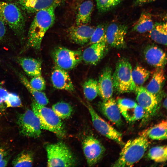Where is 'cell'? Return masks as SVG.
I'll list each match as a JSON object with an SVG mask.
<instances>
[{"label": "cell", "instance_id": "obj_1", "mask_svg": "<svg viewBox=\"0 0 167 167\" xmlns=\"http://www.w3.org/2000/svg\"><path fill=\"white\" fill-rule=\"evenodd\" d=\"M55 9L49 7L35 13L28 30L26 45L22 51L30 48L36 50L40 49L45 34L55 22Z\"/></svg>", "mask_w": 167, "mask_h": 167}, {"label": "cell", "instance_id": "obj_2", "mask_svg": "<svg viewBox=\"0 0 167 167\" xmlns=\"http://www.w3.org/2000/svg\"><path fill=\"white\" fill-rule=\"evenodd\" d=\"M149 144L145 132L142 135L129 140L124 145L118 158L113 167H131L143 156Z\"/></svg>", "mask_w": 167, "mask_h": 167}, {"label": "cell", "instance_id": "obj_3", "mask_svg": "<svg viewBox=\"0 0 167 167\" xmlns=\"http://www.w3.org/2000/svg\"><path fill=\"white\" fill-rule=\"evenodd\" d=\"M0 18L20 40L24 39L25 19L23 11L18 5L0 0Z\"/></svg>", "mask_w": 167, "mask_h": 167}, {"label": "cell", "instance_id": "obj_4", "mask_svg": "<svg viewBox=\"0 0 167 167\" xmlns=\"http://www.w3.org/2000/svg\"><path fill=\"white\" fill-rule=\"evenodd\" d=\"M31 106L32 110L39 120L41 129L51 132L59 138L65 136L66 130L61 119L52 109L41 105L35 100Z\"/></svg>", "mask_w": 167, "mask_h": 167}, {"label": "cell", "instance_id": "obj_5", "mask_svg": "<svg viewBox=\"0 0 167 167\" xmlns=\"http://www.w3.org/2000/svg\"><path fill=\"white\" fill-rule=\"evenodd\" d=\"M132 68L125 58L119 60L112 75L114 89L118 93H129L135 91L136 86L133 80Z\"/></svg>", "mask_w": 167, "mask_h": 167}, {"label": "cell", "instance_id": "obj_6", "mask_svg": "<svg viewBox=\"0 0 167 167\" xmlns=\"http://www.w3.org/2000/svg\"><path fill=\"white\" fill-rule=\"evenodd\" d=\"M45 148L48 167H72L75 165V158L70 149L64 143L48 144Z\"/></svg>", "mask_w": 167, "mask_h": 167}, {"label": "cell", "instance_id": "obj_7", "mask_svg": "<svg viewBox=\"0 0 167 167\" xmlns=\"http://www.w3.org/2000/svg\"><path fill=\"white\" fill-rule=\"evenodd\" d=\"M52 56L56 66L65 70L74 68L82 60L81 51L62 47L55 48L52 52Z\"/></svg>", "mask_w": 167, "mask_h": 167}, {"label": "cell", "instance_id": "obj_8", "mask_svg": "<svg viewBox=\"0 0 167 167\" xmlns=\"http://www.w3.org/2000/svg\"><path fill=\"white\" fill-rule=\"evenodd\" d=\"M17 123L20 133L24 136L37 138L41 135L39 120L32 110L28 109L19 115Z\"/></svg>", "mask_w": 167, "mask_h": 167}, {"label": "cell", "instance_id": "obj_9", "mask_svg": "<svg viewBox=\"0 0 167 167\" xmlns=\"http://www.w3.org/2000/svg\"><path fill=\"white\" fill-rule=\"evenodd\" d=\"M87 107L96 130L101 135L123 146L125 144L122 139V134L101 117L91 105L88 104Z\"/></svg>", "mask_w": 167, "mask_h": 167}, {"label": "cell", "instance_id": "obj_10", "mask_svg": "<svg viewBox=\"0 0 167 167\" xmlns=\"http://www.w3.org/2000/svg\"><path fill=\"white\" fill-rule=\"evenodd\" d=\"M84 153L89 166L96 164L102 157L105 151L104 146L100 141L92 135L87 136L82 143Z\"/></svg>", "mask_w": 167, "mask_h": 167}, {"label": "cell", "instance_id": "obj_11", "mask_svg": "<svg viewBox=\"0 0 167 167\" xmlns=\"http://www.w3.org/2000/svg\"><path fill=\"white\" fill-rule=\"evenodd\" d=\"M138 104L144 110L146 118L152 116L156 112L158 104L157 96L149 92L146 88L136 86L135 91Z\"/></svg>", "mask_w": 167, "mask_h": 167}, {"label": "cell", "instance_id": "obj_12", "mask_svg": "<svg viewBox=\"0 0 167 167\" xmlns=\"http://www.w3.org/2000/svg\"><path fill=\"white\" fill-rule=\"evenodd\" d=\"M117 104L121 113L128 122L135 121L144 116L145 112L142 107L131 99L120 98Z\"/></svg>", "mask_w": 167, "mask_h": 167}, {"label": "cell", "instance_id": "obj_13", "mask_svg": "<svg viewBox=\"0 0 167 167\" xmlns=\"http://www.w3.org/2000/svg\"><path fill=\"white\" fill-rule=\"evenodd\" d=\"M127 31V27L117 23L110 24L106 30V42L111 46L117 48L125 47V37Z\"/></svg>", "mask_w": 167, "mask_h": 167}, {"label": "cell", "instance_id": "obj_14", "mask_svg": "<svg viewBox=\"0 0 167 167\" xmlns=\"http://www.w3.org/2000/svg\"><path fill=\"white\" fill-rule=\"evenodd\" d=\"M66 0H17L18 5L22 10L28 14L35 13L38 11L49 7L55 8Z\"/></svg>", "mask_w": 167, "mask_h": 167}, {"label": "cell", "instance_id": "obj_15", "mask_svg": "<svg viewBox=\"0 0 167 167\" xmlns=\"http://www.w3.org/2000/svg\"><path fill=\"white\" fill-rule=\"evenodd\" d=\"M99 95L104 101L112 97L113 91L112 69L107 67L103 70L97 82Z\"/></svg>", "mask_w": 167, "mask_h": 167}, {"label": "cell", "instance_id": "obj_16", "mask_svg": "<svg viewBox=\"0 0 167 167\" xmlns=\"http://www.w3.org/2000/svg\"><path fill=\"white\" fill-rule=\"evenodd\" d=\"M143 54L147 62L157 68H163L166 63V56L164 51L159 47L150 45L145 49Z\"/></svg>", "mask_w": 167, "mask_h": 167}, {"label": "cell", "instance_id": "obj_17", "mask_svg": "<svg viewBox=\"0 0 167 167\" xmlns=\"http://www.w3.org/2000/svg\"><path fill=\"white\" fill-rule=\"evenodd\" d=\"M51 80L55 88L69 91L74 90V87L67 72L57 66L54 68L51 74Z\"/></svg>", "mask_w": 167, "mask_h": 167}, {"label": "cell", "instance_id": "obj_18", "mask_svg": "<svg viewBox=\"0 0 167 167\" xmlns=\"http://www.w3.org/2000/svg\"><path fill=\"white\" fill-rule=\"evenodd\" d=\"M95 29L86 24L81 25L70 27L68 33L71 40L77 44L83 45L89 41Z\"/></svg>", "mask_w": 167, "mask_h": 167}, {"label": "cell", "instance_id": "obj_19", "mask_svg": "<svg viewBox=\"0 0 167 167\" xmlns=\"http://www.w3.org/2000/svg\"><path fill=\"white\" fill-rule=\"evenodd\" d=\"M106 42L94 43L85 49L82 54V59L86 63L95 65L103 56L106 49Z\"/></svg>", "mask_w": 167, "mask_h": 167}, {"label": "cell", "instance_id": "obj_20", "mask_svg": "<svg viewBox=\"0 0 167 167\" xmlns=\"http://www.w3.org/2000/svg\"><path fill=\"white\" fill-rule=\"evenodd\" d=\"M100 109L103 114L109 121L117 126L122 125L121 113L117 102L113 98L104 101L100 105Z\"/></svg>", "mask_w": 167, "mask_h": 167}, {"label": "cell", "instance_id": "obj_21", "mask_svg": "<svg viewBox=\"0 0 167 167\" xmlns=\"http://www.w3.org/2000/svg\"><path fill=\"white\" fill-rule=\"evenodd\" d=\"M17 61L24 72L28 75L35 76L41 74V63L40 61L32 58L20 57Z\"/></svg>", "mask_w": 167, "mask_h": 167}, {"label": "cell", "instance_id": "obj_22", "mask_svg": "<svg viewBox=\"0 0 167 167\" xmlns=\"http://www.w3.org/2000/svg\"><path fill=\"white\" fill-rule=\"evenodd\" d=\"M21 83L31 94L34 100L38 104L45 106L49 103V100L45 93L42 91L37 90L30 85L27 78L22 73L14 70Z\"/></svg>", "mask_w": 167, "mask_h": 167}, {"label": "cell", "instance_id": "obj_23", "mask_svg": "<svg viewBox=\"0 0 167 167\" xmlns=\"http://www.w3.org/2000/svg\"><path fill=\"white\" fill-rule=\"evenodd\" d=\"M93 4L91 0L83 2L79 6L76 19L77 25L87 24L90 21Z\"/></svg>", "mask_w": 167, "mask_h": 167}, {"label": "cell", "instance_id": "obj_24", "mask_svg": "<svg viewBox=\"0 0 167 167\" xmlns=\"http://www.w3.org/2000/svg\"><path fill=\"white\" fill-rule=\"evenodd\" d=\"M165 79V72L163 68H157L154 72L146 89L149 92L157 95L160 92Z\"/></svg>", "mask_w": 167, "mask_h": 167}, {"label": "cell", "instance_id": "obj_25", "mask_svg": "<svg viewBox=\"0 0 167 167\" xmlns=\"http://www.w3.org/2000/svg\"><path fill=\"white\" fill-rule=\"evenodd\" d=\"M167 23L166 22L156 23L149 31V36L156 42L167 45Z\"/></svg>", "mask_w": 167, "mask_h": 167}, {"label": "cell", "instance_id": "obj_26", "mask_svg": "<svg viewBox=\"0 0 167 167\" xmlns=\"http://www.w3.org/2000/svg\"><path fill=\"white\" fill-rule=\"evenodd\" d=\"M154 24L150 14L143 12L133 28V30L140 33L150 31Z\"/></svg>", "mask_w": 167, "mask_h": 167}, {"label": "cell", "instance_id": "obj_27", "mask_svg": "<svg viewBox=\"0 0 167 167\" xmlns=\"http://www.w3.org/2000/svg\"><path fill=\"white\" fill-rule=\"evenodd\" d=\"M167 121L163 120L145 131L147 136L153 140H161L167 138Z\"/></svg>", "mask_w": 167, "mask_h": 167}, {"label": "cell", "instance_id": "obj_28", "mask_svg": "<svg viewBox=\"0 0 167 167\" xmlns=\"http://www.w3.org/2000/svg\"><path fill=\"white\" fill-rule=\"evenodd\" d=\"M148 157L157 162H162L167 160V149L166 145L156 146L152 148L149 150Z\"/></svg>", "mask_w": 167, "mask_h": 167}, {"label": "cell", "instance_id": "obj_29", "mask_svg": "<svg viewBox=\"0 0 167 167\" xmlns=\"http://www.w3.org/2000/svg\"><path fill=\"white\" fill-rule=\"evenodd\" d=\"M83 89L85 98L88 101L93 100L98 94L97 81L92 79H88L84 83Z\"/></svg>", "mask_w": 167, "mask_h": 167}, {"label": "cell", "instance_id": "obj_30", "mask_svg": "<svg viewBox=\"0 0 167 167\" xmlns=\"http://www.w3.org/2000/svg\"><path fill=\"white\" fill-rule=\"evenodd\" d=\"M149 71L140 66H137L132 70L133 80L136 86H141L148 79L150 75Z\"/></svg>", "mask_w": 167, "mask_h": 167}, {"label": "cell", "instance_id": "obj_31", "mask_svg": "<svg viewBox=\"0 0 167 167\" xmlns=\"http://www.w3.org/2000/svg\"><path fill=\"white\" fill-rule=\"evenodd\" d=\"M33 160V154L31 151H24L15 158L12 165L14 167H32Z\"/></svg>", "mask_w": 167, "mask_h": 167}, {"label": "cell", "instance_id": "obj_32", "mask_svg": "<svg viewBox=\"0 0 167 167\" xmlns=\"http://www.w3.org/2000/svg\"><path fill=\"white\" fill-rule=\"evenodd\" d=\"M52 109L62 119H65L70 117L73 109L71 106L68 103L64 102H60L53 105Z\"/></svg>", "mask_w": 167, "mask_h": 167}, {"label": "cell", "instance_id": "obj_33", "mask_svg": "<svg viewBox=\"0 0 167 167\" xmlns=\"http://www.w3.org/2000/svg\"><path fill=\"white\" fill-rule=\"evenodd\" d=\"M124 0H96L99 11L104 12L112 9Z\"/></svg>", "mask_w": 167, "mask_h": 167}, {"label": "cell", "instance_id": "obj_34", "mask_svg": "<svg viewBox=\"0 0 167 167\" xmlns=\"http://www.w3.org/2000/svg\"><path fill=\"white\" fill-rule=\"evenodd\" d=\"M106 30L103 25H99L95 28L90 40L91 44L102 41L106 42Z\"/></svg>", "mask_w": 167, "mask_h": 167}, {"label": "cell", "instance_id": "obj_35", "mask_svg": "<svg viewBox=\"0 0 167 167\" xmlns=\"http://www.w3.org/2000/svg\"><path fill=\"white\" fill-rule=\"evenodd\" d=\"M7 107H20L22 102L19 96L16 93L9 92L5 101Z\"/></svg>", "mask_w": 167, "mask_h": 167}, {"label": "cell", "instance_id": "obj_36", "mask_svg": "<svg viewBox=\"0 0 167 167\" xmlns=\"http://www.w3.org/2000/svg\"><path fill=\"white\" fill-rule=\"evenodd\" d=\"M29 83L33 88L37 90L42 91L45 89V82L41 75L33 76Z\"/></svg>", "mask_w": 167, "mask_h": 167}, {"label": "cell", "instance_id": "obj_37", "mask_svg": "<svg viewBox=\"0 0 167 167\" xmlns=\"http://www.w3.org/2000/svg\"><path fill=\"white\" fill-rule=\"evenodd\" d=\"M9 93L5 88L0 84V109L5 105V101Z\"/></svg>", "mask_w": 167, "mask_h": 167}, {"label": "cell", "instance_id": "obj_38", "mask_svg": "<svg viewBox=\"0 0 167 167\" xmlns=\"http://www.w3.org/2000/svg\"><path fill=\"white\" fill-rule=\"evenodd\" d=\"M6 25L0 18V41L4 40L6 33Z\"/></svg>", "mask_w": 167, "mask_h": 167}, {"label": "cell", "instance_id": "obj_39", "mask_svg": "<svg viewBox=\"0 0 167 167\" xmlns=\"http://www.w3.org/2000/svg\"><path fill=\"white\" fill-rule=\"evenodd\" d=\"M157 0H133L134 4L136 6H141L155 1Z\"/></svg>", "mask_w": 167, "mask_h": 167}, {"label": "cell", "instance_id": "obj_40", "mask_svg": "<svg viewBox=\"0 0 167 167\" xmlns=\"http://www.w3.org/2000/svg\"><path fill=\"white\" fill-rule=\"evenodd\" d=\"M6 153L5 150L0 146V161L5 158L6 155Z\"/></svg>", "mask_w": 167, "mask_h": 167}, {"label": "cell", "instance_id": "obj_41", "mask_svg": "<svg viewBox=\"0 0 167 167\" xmlns=\"http://www.w3.org/2000/svg\"><path fill=\"white\" fill-rule=\"evenodd\" d=\"M8 163V160L6 158H4L0 161V167H5Z\"/></svg>", "mask_w": 167, "mask_h": 167}, {"label": "cell", "instance_id": "obj_42", "mask_svg": "<svg viewBox=\"0 0 167 167\" xmlns=\"http://www.w3.org/2000/svg\"><path fill=\"white\" fill-rule=\"evenodd\" d=\"M163 105L164 108H165V109L166 108V107H167V98H165V99L164 100L163 102Z\"/></svg>", "mask_w": 167, "mask_h": 167}, {"label": "cell", "instance_id": "obj_43", "mask_svg": "<svg viewBox=\"0 0 167 167\" xmlns=\"http://www.w3.org/2000/svg\"><path fill=\"white\" fill-rule=\"evenodd\" d=\"M3 0L4 1H5L9 2H10V1H15V0Z\"/></svg>", "mask_w": 167, "mask_h": 167}]
</instances>
